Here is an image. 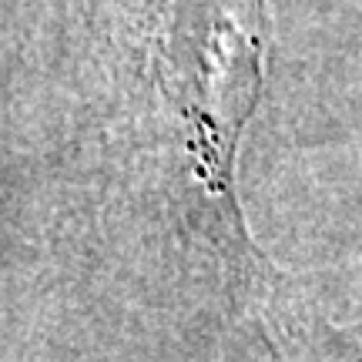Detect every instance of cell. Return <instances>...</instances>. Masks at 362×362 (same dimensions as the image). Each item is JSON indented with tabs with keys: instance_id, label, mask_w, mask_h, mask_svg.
Here are the masks:
<instances>
[{
	"instance_id": "6da1fadb",
	"label": "cell",
	"mask_w": 362,
	"mask_h": 362,
	"mask_svg": "<svg viewBox=\"0 0 362 362\" xmlns=\"http://www.w3.org/2000/svg\"><path fill=\"white\" fill-rule=\"evenodd\" d=\"M349 362H362V349H359V356H352V359Z\"/></svg>"
}]
</instances>
